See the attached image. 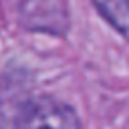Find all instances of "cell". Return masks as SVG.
Instances as JSON below:
<instances>
[{
    "label": "cell",
    "mask_w": 129,
    "mask_h": 129,
    "mask_svg": "<svg viewBox=\"0 0 129 129\" xmlns=\"http://www.w3.org/2000/svg\"><path fill=\"white\" fill-rule=\"evenodd\" d=\"M16 129H81V121L67 103L38 99L24 107Z\"/></svg>",
    "instance_id": "6da1fadb"
},
{
    "label": "cell",
    "mask_w": 129,
    "mask_h": 129,
    "mask_svg": "<svg viewBox=\"0 0 129 129\" xmlns=\"http://www.w3.org/2000/svg\"><path fill=\"white\" fill-rule=\"evenodd\" d=\"M101 16L129 40V0H93Z\"/></svg>",
    "instance_id": "7a4b0ae2"
}]
</instances>
